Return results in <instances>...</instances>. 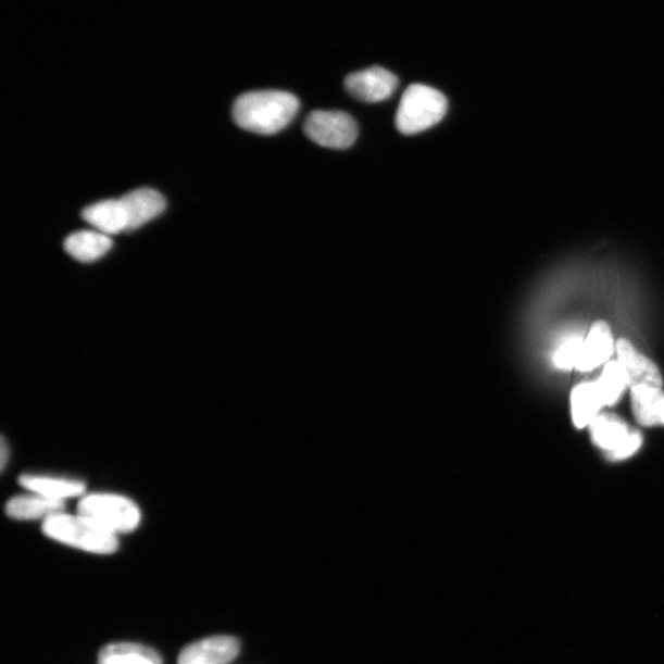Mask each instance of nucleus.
I'll list each match as a JSON object with an SVG mask.
<instances>
[{
	"mask_svg": "<svg viewBox=\"0 0 664 664\" xmlns=\"http://www.w3.org/2000/svg\"><path fill=\"white\" fill-rule=\"evenodd\" d=\"M299 100L291 92L261 90L247 92L234 104L233 117L242 129L258 135H275L296 117Z\"/></svg>",
	"mask_w": 664,
	"mask_h": 664,
	"instance_id": "f257e3e1",
	"label": "nucleus"
},
{
	"mask_svg": "<svg viewBox=\"0 0 664 664\" xmlns=\"http://www.w3.org/2000/svg\"><path fill=\"white\" fill-rule=\"evenodd\" d=\"M42 531L47 538L90 554L111 555L118 549L117 536L79 513L54 514L42 522Z\"/></svg>",
	"mask_w": 664,
	"mask_h": 664,
	"instance_id": "f03ea898",
	"label": "nucleus"
},
{
	"mask_svg": "<svg viewBox=\"0 0 664 664\" xmlns=\"http://www.w3.org/2000/svg\"><path fill=\"white\" fill-rule=\"evenodd\" d=\"M448 101L441 91L413 84L400 100L397 127L401 134L416 135L434 127L446 116Z\"/></svg>",
	"mask_w": 664,
	"mask_h": 664,
	"instance_id": "7ed1b4c3",
	"label": "nucleus"
},
{
	"mask_svg": "<svg viewBox=\"0 0 664 664\" xmlns=\"http://www.w3.org/2000/svg\"><path fill=\"white\" fill-rule=\"evenodd\" d=\"M77 513L117 537L133 533L142 521L137 503L109 492L83 496Z\"/></svg>",
	"mask_w": 664,
	"mask_h": 664,
	"instance_id": "20e7f679",
	"label": "nucleus"
},
{
	"mask_svg": "<svg viewBox=\"0 0 664 664\" xmlns=\"http://www.w3.org/2000/svg\"><path fill=\"white\" fill-rule=\"evenodd\" d=\"M305 135L325 148L351 147L359 136L355 121L342 111H313L304 124Z\"/></svg>",
	"mask_w": 664,
	"mask_h": 664,
	"instance_id": "39448f33",
	"label": "nucleus"
},
{
	"mask_svg": "<svg viewBox=\"0 0 664 664\" xmlns=\"http://www.w3.org/2000/svg\"><path fill=\"white\" fill-rule=\"evenodd\" d=\"M398 84L396 74L381 67L351 73L344 80V87L351 96L364 102H380L389 99L397 90Z\"/></svg>",
	"mask_w": 664,
	"mask_h": 664,
	"instance_id": "423d86ee",
	"label": "nucleus"
},
{
	"mask_svg": "<svg viewBox=\"0 0 664 664\" xmlns=\"http://www.w3.org/2000/svg\"><path fill=\"white\" fill-rule=\"evenodd\" d=\"M239 652L240 643L233 636H211L186 647L177 664H230Z\"/></svg>",
	"mask_w": 664,
	"mask_h": 664,
	"instance_id": "0eeeda50",
	"label": "nucleus"
},
{
	"mask_svg": "<svg viewBox=\"0 0 664 664\" xmlns=\"http://www.w3.org/2000/svg\"><path fill=\"white\" fill-rule=\"evenodd\" d=\"M615 350L630 388L647 386L662 389L663 378L660 368L636 350L629 340H618Z\"/></svg>",
	"mask_w": 664,
	"mask_h": 664,
	"instance_id": "6e6552de",
	"label": "nucleus"
},
{
	"mask_svg": "<svg viewBox=\"0 0 664 664\" xmlns=\"http://www.w3.org/2000/svg\"><path fill=\"white\" fill-rule=\"evenodd\" d=\"M614 348L610 325L602 321L596 322L582 342L576 369L581 372L593 371L612 358Z\"/></svg>",
	"mask_w": 664,
	"mask_h": 664,
	"instance_id": "1a4fd4ad",
	"label": "nucleus"
},
{
	"mask_svg": "<svg viewBox=\"0 0 664 664\" xmlns=\"http://www.w3.org/2000/svg\"><path fill=\"white\" fill-rule=\"evenodd\" d=\"M123 202L127 220L128 231H133L143 224L151 222L166 208L165 199L152 189H138L120 199Z\"/></svg>",
	"mask_w": 664,
	"mask_h": 664,
	"instance_id": "9d476101",
	"label": "nucleus"
},
{
	"mask_svg": "<svg viewBox=\"0 0 664 664\" xmlns=\"http://www.w3.org/2000/svg\"><path fill=\"white\" fill-rule=\"evenodd\" d=\"M18 483L29 492L43 496V498L62 501L80 498L86 492V484L79 480L54 478L49 475L25 474Z\"/></svg>",
	"mask_w": 664,
	"mask_h": 664,
	"instance_id": "9b49d317",
	"label": "nucleus"
},
{
	"mask_svg": "<svg viewBox=\"0 0 664 664\" xmlns=\"http://www.w3.org/2000/svg\"><path fill=\"white\" fill-rule=\"evenodd\" d=\"M65 502L43 498L41 494L29 492L15 496L5 504L9 518L16 521H40L64 512Z\"/></svg>",
	"mask_w": 664,
	"mask_h": 664,
	"instance_id": "f8f14e48",
	"label": "nucleus"
},
{
	"mask_svg": "<svg viewBox=\"0 0 664 664\" xmlns=\"http://www.w3.org/2000/svg\"><path fill=\"white\" fill-rule=\"evenodd\" d=\"M82 216L90 226L107 236L128 231L127 214L121 200H107L91 204L83 211Z\"/></svg>",
	"mask_w": 664,
	"mask_h": 664,
	"instance_id": "ddd939ff",
	"label": "nucleus"
},
{
	"mask_svg": "<svg viewBox=\"0 0 664 664\" xmlns=\"http://www.w3.org/2000/svg\"><path fill=\"white\" fill-rule=\"evenodd\" d=\"M632 413L643 427L664 426V391L639 386L631 388Z\"/></svg>",
	"mask_w": 664,
	"mask_h": 664,
	"instance_id": "4468645a",
	"label": "nucleus"
},
{
	"mask_svg": "<svg viewBox=\"0 0 664 664\" xmlns=\"http://www.w3.org/2000/svg\"><path fill=\"white\" fill-rule=\"evenodd\" d=\"M112 247L110 236L98 230H83L71 234L64 241V249L80 263H92L107 254Z\"/></svg>",
	"mask_w": 664,
	"mask_h": 664,
	"instance_id": "2eb2a0df",
	"label": "nucleus"
},
{
	"mask_svg": "<svg viewBox=\"0 0 664 664\" xmlns=\"http://www.w3.org/2000/svg\"><path fill=\"white\" fill-rule=\"evenodd\" d=\"M589 431H591L593 442L606 453L619 449L628 442L632 434L628 424L614 414L597 416L593 423L589 425Z\"/></svg>",
	"mask_w": 664,
	"mask_h": 664,
	"instance_id": "dca6fc26",
	"label": "nucleus"
},
{
	"mask_svg": "<svg viewBox=\"0 0 664 664\" xmlns=\"http://www.w3.org/2000/svg\"><path fill=\"white\" fill-rule=\"evenodd\" d=\"M98 664H163L161 654L145 644L110 643L99 654Z\"/></svg>",
	"mask_w": 664,
	"mask_h": 664,
	"instance_id": "f3484780",
	"label": "nucleus"
},
{
	"mask_svg": "<svg viewBox=\"0 0 664 664\" xmlns=\"http://www.w3.org/2000/svg\"><path fill=\"white\" fill-rule=\"evenodd\" d=\"M604 402L596 383H584L573 390L572 413L577 428H585L593 423Z\"/></svg>",
	"mask_w": 664,
	"mask_h": 664,
	"instance_id": "a211bd4d",
	"label": "nucleus"
},
{
	"mask_svg": "<svg viewBox=\"0 0 664 664\" xmlns=\"http://www.w3.org/2000/svg\"><path fill=\"white\" fill-rule=\"evenodd\" d=\"M604 405H614L623 394L628 380L619 361H611L605 364L602 376L596 381Z\"/></svg>",
	"mask_w": 664,
	"mask_h": 664,
	"instance_id": "6ab92c4d",
	"label": "nucleus"
},
{
	"mask_svg": "<svg viewBox=\"0 0 664 664\" xmlns=\"http://www.w3.org/2000/svg\"><path fill=\"white\" fill-rule=\"evenodd\" d=\"M584 340L572 339L567 340L554 355V363L561 369L576 368V364L581 352Z\"/></svg>",
	"mask_w": 664,
	"mask_h": 664,
	"instance_id": "aec40b11",
	"label": "nucleus"
},
{
	"mask_svg": "<svg viewBox=\"0 0 664 664\" xmlns=\"http://www.w3.org/2000/svg\"><path fill=\"white\" fill-rule=\"evenodd\" d=\"M641 443L642 435L639 431H632L628 442H626L619 449H616V451L607 453L606 455L611 461L626 460V458L631 456L636 451H638Z\"/></svg>",
	"mask_w": 664,
	"mask_h": 664,
	"instance_id": "412c9836",
	"label": "nucleus"
},
{
	"mask_svg": "<svg viewBox=\"0 0 664 664\" xmlns=\"http://www.w3.org/2000/svg\"><path fill=\"white\" fill-rule=\"evenodd\" d=\"M8 456H9L8 446L5 442V438L3 437L2 438V448H0V466H2L3 472L7 467Z\"/></svg>",
	"mask_w": 664,
	"mask_h": 664,
	"instance_id": "4be33fe9",
	"label": "nucleus"
}]
</instances>
